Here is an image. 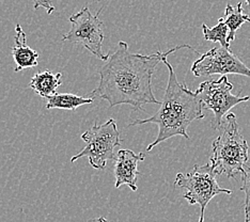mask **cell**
Returning <instances> with one entry per match:
<instances>
[{
    "label": "cell",
    "mask_w": 250,
    "mask_h": 222,
    "mask_svg": "<svg viewBox=\"0 0 250 222\" xmlns=\"http://www.w3.org/2000/svg\"><path fill=\"white\" fill-rule=\"evenodd\" d=\"M182 48L197 51L188 44H182L167 51L157 50L153 55L133 54L128 44L118 43V48L100 68V82L91 95L109 102V107L130 105L134 110L144 111L146 104L160 105L152 90L155 67L170 54Z\"/></svg>",
    "instance_id": "1"
},
{
    "label": "cell",
    "mask_w": 250,
    "mask_h": 222,
    "mask_svg": "<svg viewBox=\"0 0 250 222\" xmlns=\"http://www.w3.org/2000/svg\"><path fill=\"white\" fill-rule=\"evenodd\" d=\"M163 63L168 68L169 78L160 110L154 116L145 120H135L128 125L129 127L147 123L157 125V137L146 146V152H150L157 144L175 136L189 139L187 128L195 120L204 118L202 102L197 93L192 92L185 84L179 82L173 67L167 58L163 60Z\"/></svg>",
    "instance_id": "2"
},
{
    "label": "cell",
    "mask_w": 250,
    "mask_h": 222,
    "mask_svg": "<svg viewBox=\"0 0 250 222\" xmlns=\"http://www.w3.org/2000/svg\"><path fill=\"white\" fill-rule=\"evenodd\" d=\"M219 136L213 141L209 163L214 172L236 179L245 173L249 145L240 132L234 113H228L219 128Z\"/></svg>",
    "instance_id": "3"
},
{
    "label": "cell",
    "mask_w": 250,
    "mask_h": 222,
    "mask_svg": "<svg viewBox=\"0 0 250 222\" xmlns=\"http://www.w3.org/2000/svg\"><path fill=\"white\" fill-rule=\"evenodd\" d=\"M216 174L212 164L208 162L203 166H196L188 173H178L174 181V186L184 188L186 192L183 198L189 205L198 204L200 206V219L199 222L204 221V213L209 201L220 193L231 195L232 191L226 188H221L216 180Z\"/></svg>",
    "instance_id": "4"
},
{
    "label": "cell",
    "mask_w": 250,
    "mask_h": 222,
    "mask_svg": "<svg viewBox=\"0 0 250 222\" xmlns=\"http://www.w3.org/2000/svg\"><path fill=\"white\" fill-rule=\"evenodd\" d=\"M81 138L87 145L71 158V162H75L82 157H88L90 166L96 170H104L108 161H115L113 150L121 144L120 133L113 119L101 125L94 124Z\"/></svg>",
    "instance_id": "5"
},
{
    "label": "cell",
    "mask_w": 250,
    "mask_h": 222,
    "mask_svg": "<svg viewBox=\"0 0 250 222\" xmlns=\"http://www.w3.org/2000/svg\"><path fill=\"white\" fill-rule=\"evenodd\" d=\"M100 13L101 10L93 15L88 7H84L79 12L71 15V30L63 34L62 41L82 45L96 58L107 61L109 55H105L102 51L104 42V22L99 19Z\"/></svg>",
    "instance_id": "6"
},
{
    "label": "cell",
    "mask_w": 250,
    "mask_h": 222,
    "mask_svg": "<svg viewBox=\"0 0 250 222\" xmlns=\"http://www.w3.org/2000/svg\"><path fill=\"white\" fill-rule=\"evenodd\" d=\"M233 84L227 75L215 81L202 82L196 90L198 98L202 102V107L214 113L213 128L218 129L223 124L224 116L233 107L250 101V96H238L232 93Z\"/></svg>",
    "instance_id": "7"
},
{
    "label": "cell",
    "mask_w": 250,
    "mask_h": 222,
    "mask_svg": "<svg viewBox=\"0 0 250 222\" xmlns=\"http://www.w3.org/2000/svg\"><path fill=\"white\" fill-rule=\"evenodd\" d=\"M191 73L196 77L219 75H243L250 78V68L233 55L229 48L215 47L199 57L191 65Z\"/></svg>",
    "instance_id": "8"
},
{
    "label": "cell",
    "mask_w": 250,
    "mask_h": 222,
    "mask_svg": "<svg viewBox=\"0 0 250 222\" xmlns=\"http://www.w3.org/2000/svg\"><path fill=\"white\" fill-rule=\"evenodd\" d=\"M145 153L136 154L130 150H120L115 159V188L127 185L133 191H137V176L140 172L137 169L138 163L144 161Z\"/></svg>",
    "instance_id": "9"
},
{
    "label": "cell",
    "mask_w": 250,
    "mask_h": 222,
    "mask_svg": "<svg viewBox=\"0 0 250 222\" xmlns=\"http://www.w3.org/2000/svg\"><path fill=\"white\" fill-rule=\"evenodd\" d=\"M14 46L11 49L15 62L14 72L19 73L25 68H31L38 65L39 53L27 45V37L20 24L15 26Z\"/></svg>",
    "instance_id": "10"
},
{
    "label": "cell",
    "mask_w": 250,
    "mask_h": 222,
    "mask_svg": "<svg viewBox=\"0 0 250 222\" xmlns=\"http://www.w3.org/2000/svg\"><path fill=\"white\" fill-rule=\"evenodd\" d=\"M62 74L45 71L37 73L29 82V87L37 92L40 96L46 99L47 96L57 93V89L61 85Z\"/></svg>",
    "instance_id": "11"
},
{
    "label": "cell",
    "mask_w": 250,
    "mask_h": 222,
    "mask_svg": "<svg viewBox=\"0 0 250 222\" xmlns=\"http://www.w3.org/2000/svg\"><path fill=\"white\" fill-rule=\"evenodd\" d=\"M95 98L91 96V98H84V96H79L72 93H58L57 92L54 95L47 96L46 101V109H54V108H58V109H65L75 111L78 107L83 105H89L92 104Z\"/></svg>",
    "instance_id": "12"
},
{
    "label": "cell",
    "mask_w": 250,
    "mask_h": 222,
    "mask_svg": "<svg viewBox=\"0 0 250 222\" xmlns=\"http://www.w3.org/2000/svg\"><path fill=\"white\" fill-rule=\"evenodd\" d=\"M218 20L225 22L228 26V43L231 44L235 40V33L240 29L241 26L245 24V22H250V16L244 13L242 2H238L235 7L228 3L226 7L225 16L220 17Z\"/></svg>",
    "instance_id": "13"
},
{
    "label": "cell",
    "mask_w": 250,
    "mask_h": 222,
    "mask_svg": "<svg viewBox=\"0 0 250 222\" xmlns=\"http://www.w3.org/2000/svg\"><path fill=\"white\" fill-rule=\"evenodd\" d=\"M202 31L207 41L218 42L223 47L230 48V44L228 43L229 28L225 22L218 20V24L213 28H208L206 24H202Z\"/></svg>",
    "instance_id": "14"
},
{
    "label": "cell",
    "mask_w": 250,
    "mask_h": 222,
    "mask_svg": "<svg viewBox=\"0 0 250 222\" xmlns=\"http://www.w3.org/2000/svg\"><path fill=\"white\" fill-rule=\"evenodd\" d=\"M243 185L241 190L245 192V221L250 222V166L246 167L245 173L242 175Z\"/></svg>",
    "instance_id": "15"
},
{
    "label": "cell",
    "mask_w": 250,
    "mask_h": 222,
    "mask_svg": "<svg viewBox=\"0 0 250 222\" xmlns=\"http://www.w3.org/2000/svg\"><path fill=\"white\" fill-rule=\"evenodd\" d=\"M33 8L38 10L39 8H43L46 10L47 14H52L55 11V7L52 3V0H32Z\"/></svg>",
    "instance_id": "16"
},
{
    "label": "cell",
    "mask_w": 250,
    "mask_h": 222,
    "mask_svg": "<svg viewBox=\"0 0 250 222\" xmlns=\"http://www.w3.org/2000/svg\"><path fill=\"white\" fill-rule=\"evenodd\" d=\"M87 222H110V221H108L106 218H104V217H99V218H94V219H90V220H88Z\"/></svg>",
    "instance_id": "17"
},
{
    "label": "cell",
    "mask_w": 250,
    "mask_h": 222,
    "mask_svg": "<svg viewBox=\"0 0 250 222\" xmlns=\"http://www.w3.org/2000/svg\"><path fill=\"white\" fill-rule=\"evenodd\" d=\"M245 1H246V3H247L248 5H250V0H245Z\"/></svg>",
    "instance_id": "18"
},
{
    "label": "cell",
    "mask_w": 250,
    "mask_h": 222,
    "mask_svg": "<svg viewBox=\"0 0 250 222\" xmlns=\"http://www.w3.org/2000/svg\"><path fill=\"white\" fill-rule=\"evenodd\" d=\"M95 1H98V2H99V1H101V0H95Z\"/></svg>",
    "instance_id": "19"
}]
</instances>
